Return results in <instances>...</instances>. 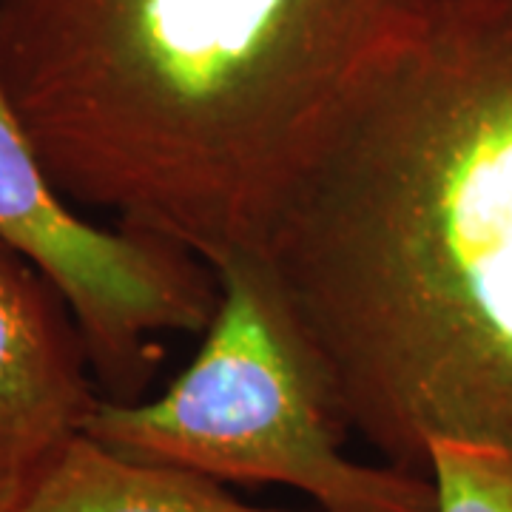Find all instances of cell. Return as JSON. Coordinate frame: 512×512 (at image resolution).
Here are the masks:
<instances>
[{
	"label": "cell",
	"mask_w": 512,
	"mask_h": 512,
	"mask_svg": "<svg viewBox=\"0 0 512 512\" xmlns=\"http://www.w3.org/2000/svg\"><path fill=\"white\" fill-rule=\"evenodd\" d=\"M330 402L393 467L512 453V0L390 66L256 251Z\"/></svg>",
	"instance_id": "obj_1"
},
{
	"label": "cell",
	"mask_w": 512,
	"mask_h": 512,
	"mask_svg": "<svg viewBox=\"0 0 512 512\" xmlns=\"http://www.w3.org/2000/svg\"><path fill=\"white\" fill-rule=\"evenodd\" d=\"M470 0H0V83L66 202L217 265Z\"/></svg>",
	"instance_id": "obj_2"
},
{
	"label": "cell",
	"mask_w": 512,
	"mask_h": 512,
	"mask_svg": "<svg viewBox=\"0 0 512 512\" xmlns=\"http://www.w3.org/2000/svg\"><path fill=\"white\" fill-rule=\"evenodd\" d=\"M220 308L194 362L154 402H100L83 436L217 481L285 484L325 512H436L433 478L342 453L322 373L254 254L214 265Z\"/></svg>",
	"instance_id": "obj_3"
},
{
	"label": "cell",
	"mask_w": 512,
	"mask_h": 512,
	"mask_svg": "<svg viewBox=\"0 0 512 512\" xmlns=\"http://www.w3.org/2000/svg\"><path fill=\"white\" fill-rule=\"evenodd\" d=\"M0 239L69 302L111 402H137L163 333L208 330L220 276L191 248L80 220L60 197L0 83Z\"/></svg>",
	"instance_id": "obj_4"
},
{
	"label": "cell",
	"mask_w": 512,
	"mask_h": 512,
	"mask_svg": "<svg viewBox=\"0 0 512 512\" xmlns=\"http://www.w3.org/2000/svg\"><path fill=\"white\" fill-rule=\"evenodd\" d=\"M69 302L0 239V512H20L100 399Z\"/></svg>",
	"instance_id": "obj_5"
},
{
	"label": "cell",
	"mask_w": 512,
	"mask_h": 512,
	"mask_svg": "<svg viewBox=\"0 0 512 512\" xmlns=\"http://www.w3.org/2000/svg\"><path fill=\"white\" fill-rule=\"evenodd\" d=\"M20 512H293L265 510L194 470L120 456L89 436L63 450ZM325 512V510H319Z\"/></svg>",
	"instance_id": "obj_6"
},
{
	"label": "cell",
	"mask_w": 512,
	"mask_h": 512,
	"mask_svg": "<svg viewBox=\"0 0 512 512\" xmlns=\"http://www.w3.org/2000/svg\"><path fill=\"white\" fill-rule=\"evenodd\" d=\"M427 473L436 487V512H512V453L433 441Z\"/></svg>",
	"instance_id": "obj_7"
}]
</instances>
